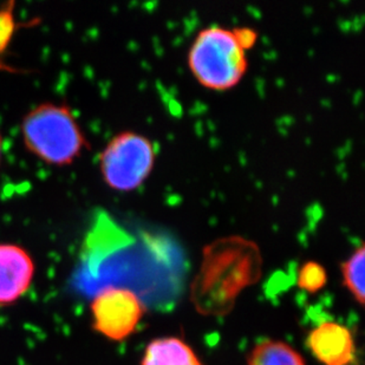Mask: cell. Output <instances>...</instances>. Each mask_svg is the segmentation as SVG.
I'll return each instance as SVG.
<instances>
[{
    "mask_svg": "<svg viewBox=\"0 0 365 365\" xmlns=\"http://www.w3.org/2000/svg\"><path fill=\"white\" fill-rule=\"evenodd\" d=\"M262 269L258 245L242 237L217 239L203 248L200 269L190 289L192 303L203 316H226L239 294L258 283Z\"/></svg>",
    "mask_w": 365,
    "mask_h": 365,
    "instance_id": "1",
    "label": "cell"
},
{
    "mask_svg": "<svg viewBox=\"0 0 365 365\" xmlns=\"http://www.w3.org/2000/svg\"><path fill=\"white\" fill-rule=\"evenodd\" d=\"M21 136L29 152L43 163L64 167L88 147L80 124L68 106L41 103L25 115Z\"/></svg>",
    "mask_w": 365,
    "mask_h": 365,
    "instance_id": "2",
    "label": "cell"
},
{
    "mask_svg": "<svg viewBox=\"0 0 365 365\" xmlns=\"http://www.w3.org/2000/svg\"><path fill=\"white\" fill-rule=\"evenodd\" d=\"M188 66L201 86L225 91L238 86L247 71L248 62L233 31L213 25L202 29L194 39Z\"/></svg>",
    "mask_w": 365,
    "mask_h": 365,
    "instance_id": "3",
    "label": "cell"
},
{
    "mask_svg": "<svg viewBox=\"0 0 365 365\" xmlns=\"http://www.w3.org/2000/svg\"><path fill=\"white\" fill-rule=\"evenodd\" d=\"M155 160V147L149 138L134 131H123L108 142L98 161L108 187L131 192L148 179Z\"/></svg>",
    "mask_w": 365,
    "mask_h": 365,
    "instance_id": "4",
    "label": "cell"
},
{
    "mask_svg": "<svg viewBox=\"0 0 365 365\" xmlns=\"http://www.w3.org/2000/svg\"><path fill=\"white\" fill-rule=\"evenodd\" d=\"M90 307L93 329L115 341L130 337L145 314V305L133 291L116 286L101 289Z\"/></svg>",
    "mask_w": 365,
    "mask_h": 365,
    "instance_id": "5",
    "label": "cell"
},
{
    "mask_svg": "<svg viewBox=\"0 0 365 365\" xmlns=\"http://www.w3.org/2000/svg\"><path fill=\"white\" fill-rule=\"evenodd\" d=\"M35 276V262L24 248L0 244V305H10L28 292Z\"/></svg>",
    "mask_w": 365,
    "mask_h": 365,
    "instance_id": "6",
    "label": "cell"
},
{
    "mask_svg": "<svg viewBox=\"0 0 365 365\" xmlns=\"http://www.w3.org/2000/svg\"><path fill=\"white\" fill-rule=\"evenodd\" d=\"M307 348L324 365H350L355 361L351 331L336 322H324L309 334Z\"/></svg>",
    "mask_w": 365,
    "mask_h": 365,
    "instance_id": "7",
    "label": "cell"
},
{
    "mask_svg": "<svg viewBox=\"0 0 365 365\" xmlns=\"http://www.w3.org/2000/svg\"><path fill=\"white\" fill-rule=\"evenodd\" d=\"M141 365H203L190 345L178 337L158 338L145 348Z\"/></svg>",
    "mask_w": 365,
    "mask_h": 365,
    "instance_id": "8",
    "label": "cell"
},
{
    "mask_svg": "<svg viewBox=\"0 0 365 365\" xmlns=\"http://www.w3.org/2000/svg\"><path fill=\"white\" fill-rule=\"evenodd\" d=\"M247 365H307L299 352L285 341H259L248 356Z\"/></svg>",
    "mask_w": 365,
    "mask_h": 365,
    "instance_id": "9",
    "label": "cell"
},
{
    "mask_svg": "<svg viewBox=\"0 0 365 365\" xmlns=\"http://www.w3.org/2000/svg\"><path fill=\"white\" fill-rule=\"evenodd\" d=\"M365 252L364 245H361L351 255L341 264L343 284L351 293L359 305L364 304L365 296Z\"/></svg>",
    "mask_w": 365,
    "mask_h": 365,
    "instance_id": "10",
    "label": "cell"
},
{
    "mask_svg": "<svg viewBox=\"0 0 365 365\" xmlns=\"http://www.w3.org/2000/svg\"><path fill=\"white\" fill-rule=\"evenodd\" d=\"M327 283V269L316 262H304L298 272V286L307 293H317Z\"/></svg>",
    "mask_w": 365,
    "mask_h": 365,
    "instance_id": "11",
    "label": "cell"
},
{
    "mask_svg": "<svg viewBox=\"0 0 365 365\" xmlns=\"http://www.w3.org/2000/svg\"><path fill=\"white\" fill-rule=\"evenodd\" d=\"M14 1H10L0 9V59L5 55L17 30L18 25L14 17ZM0 66H4L1 62Z\"/></svg>",
    "mask_w": 365,
    "mask_h": 365,
    "instance_id": "12",
    "label": "cell"
},
{
    "mask_svg": "<svg viewBox=\"0 0 365 365\" xmlns=\"http://www.w3.org/2000/svg\"><path fill=\"white\" fill-rule=\"evenodd\" d=\"M232 31L235 34V39L238 41L239 45L244 48L245 51L253 48L258 41V32L255 31V29L237 28L233 29Z\"/></svg>",
    "mask_w": 365,
    "mask_h": 365,
    "instance_id": "13",
    "label": "cell"
},
{
    "mask_svg": "<svg viewBox=\"0 0 365 365\" xmlns=\"http://www.w3.org/2000/svg\"><path fill=\"white\" fill-rule=\"evenodd\" d=\"M1 153H3V136L0 133V160H1Z\"/></svg>",
    "mask_w": 365,
    "mask_h": 365,
    "instance_id": "14",
    "label": "cell"
}]
</instances>
